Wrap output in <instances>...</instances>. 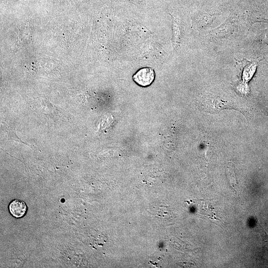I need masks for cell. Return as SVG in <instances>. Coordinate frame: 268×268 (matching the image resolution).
Returning a JSON list of instances; mask_svg holds the SVG:
<instances>
[{
  "mask_svg": "<svg viewBox=\"0 0 268 268\" xmlns=\"http://www.w3.org/2000/svg\"><path fill=\"white\" fill-rule=\"evenodd\" d=\"M154 77V71L152 68L144 67L140 69L133 75V79L138 85L147 86L151 84Z\"/></svg>",
  "mask_w": 268,
  "mask_h": 268,
  "instance_id": "6da1fadb",
  "label": "cell"
},
{
  "mask_svg": "<svg viewBox=\"0 0 268 268\" xmlns=\"http://www.w3.org/2000/svg\"><path fill=\"white\" fill-rule=\"evenodd\" d=\"M235 24L231 20H227L221 26L211 32L210 35L217 38H223L229 36L234 31Z\"/></svg>",
  "mask_w": 268,
  "mask_h": 268,
  "instance_id": "7a4b0ae2",
  "label": "cell"
},
{
  "mask_svg": "<svg viewBox=\"0 0 268 268\" xmlns=\"http://www.w3.org/2000/svg\"><path fill=\"white\" fill-rule=\"evenodd\" d=\"M8 208L12 216L16 218H20L25 215L27 207L24 201L21 200L15 199L9 203Z\"/></svg>",
  "mask_w": 268,
  "mask_h": 268,
  "instance_id": "3957f363",
  "label": "cell"
},
{
  "mask_svg": "<svg viewBox=\"0 0 268 268\" xmlns=\"http://www.w3.org/2000/svg\"><path fill=\"white\" fill-rule=\"evenodd\" d=\"M227 175L231 185L233 188L235 187L236 184L235 176V167L234 164L231 162H229L227 164Z\"/></svg>",
  "mask_w": 268,
  "mask_h": 268,
  "instance_id": "277c9868",
  "label": "cell"
},
{
  "mask_svg": "<svg viewBox=\"0 0 268 268\" xmlns=\"http://www.w3.org/2000/svg\"><path fill=\"white\" fill-rule=\"evenodd\" d=\"M1 124H3V127L4 128V129L7 130L8 131H5V133L6 134H8L9 137L10 138H12L13 139L21 142V140L18 138V137L16 135V134L14 133V131H12L11 128L10 127H9L8 125H7L6 124H4L3 122H1Z\"/></svg>",
  "mask_w": 268,
  "mask_h": 268,
  "instance_id": "5b68a950",
  "label": "cell"
}]
</instances>
